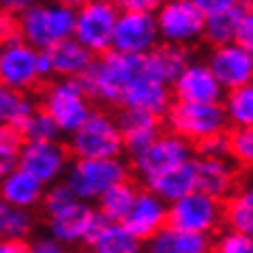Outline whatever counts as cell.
<instances>
[{"label":"cell","instance_id":"6da1fadb","mask_svg":"<svg viewBox=\"0 0 253 253\" xmlns=\"http://www.w3.org/2000/svg\"><path fill=\"white\" fill-rule=\"evenodd\" d=\"M142 75H146V56H131L110 49L94 58L90 69L80 78V84L92 101L120 107L125 90Z\"/></svg>","mask_w":253,"mask_h":253},{"label":"cell","instance_id":"7a4b0ae2","mask_svg":"<svg viewBox=\"0 0 253 253\" xmlns=\"http://www.w3.org/2000/svg\"><path fill=\"white\" fill-rule=\"evenodd\" d=\"M75 22H78V9L41 0L39 4L20 15L22 41L39 52H47L56 43L71 39L75 35Z\"/></svg>","mask_w":253,"mask_h":253},{"label":"cell","instance_id":"3957f363","mask_svg":"<svg viewBox=\"0 0 253 253\" xmlns=\"http://www.w3.org/2000/svg\"><path fill=\"white\" fill-rule=\"evenodd\" d=\"M131 166L123 157L114 159H73L67 169L65 182L71 187L75 198L82 202H94L103 195L107 189L131 180Z\"/></svg>","mask_w":253,"mask_h":253},{"label":"cell","instance_id":"277c9868","mask_svg":"<svg viewBox=\"0 0 253 253\" xmlns=\"http://www.w3.org/2000/svg\"><path fill=\"white\" fill-rule=\"evenodd\" d=\"M39 105L58 125L62 135H73L94 112L92 99L88 97L80 80H52L43 86Z\"/></svg>","mask_w":253,"mask_h":253},{"label":"cell","instance_id":"5b68a950","mask_svg":"<svg viewBox=\"0 0 253 253\" xmlns=\"http://www.w3.org/2000/svg\"><path fill=\"white\" fill-rule=\"evenodd\" d=\"M67 146L73 159H114L125 153L116 116L103 110H94L90 118L69 135Z\"/></svg>","mask_w":253,"mask_h":253},{"label":"cell","instance_id":"8992f818","mask_svg":"<svg viewBox=\"0 0 253 253\" xmlns=\"http://www.w3.org/2000/svg\"><path fill=\"white\" fill-rule=\"evenodd\" d=\"M163 125L168 126V131L180 135L193 146L204 142L206 137L225 133L230 126L223 103H185V101H174L168 116L163 118Z\"/></svg>","mask_w":253,"mask_h":253},{"label":"cell","instance_id":"52a82bcc","mask_svg":"<svg viewBox=\"0 0 253 253\" xmlns=\"http://www.w3.org/2000/svg\"><path fill=\"white\" fill-rule=\"evenodd\" d=\"M193 153H195L193 144H189L180 135L172 133V131H163L142 153L131 157L129 161L131 174H133V178L140 180V185H144V182L191 161Z\"/></svg>","mask_w":253,"mask_h":253},{"label":"cell","instance_id":"ba28073f","mask_svg":"<svg viewBox=\"0 0 253 253\" xmlns=\"http://www.w3.org/2000/svg\"><path fill=\"white\" fill-rule=\"evenodd\" d=\"M168 227L189 234H204V236H217L225 230L223 223V202L211 198V195L193 191L191 195L169 204Z\"/></svg>","mask_w":253,"mask_h":253},{"label":"cell","instance_id":"9c48e42d","mask_svg":"<svg viewBox=\"0 0 253 253\" xmlns=\"http://www.w3.org/2000/svg\"><path fill=\"white\" fill-rule=\"evenodd\" d=\"M161 43L178 47H191L204 41L206 15L191 0H166L155 13Z\"/></svg>","mask_w":253,"mask_h":253},{"label":"cell","instance_id":"30bf717a","mask_svg":"<svg viewBox=\"0 0 253 253\" xmlns=\"http://www.w3.org/2000/svg\"><path fill=\"white\" fill-rule=\"evenodd\" d=\"M118 15L120 11L114 4V0H90L78 9L73 37L94 56L110 52Z\"/></svg>","mask_w":253,"mask_h":253},{"label":"cell","instance_id":"8fae6325","mask_svg":"<svg viewBox=\"0 0 253 253\" xmlns=\"http://www.w3.org/2000/svg\"><path fill=\"white\" fill-rule=\"evenodd\" d=\"M71 161L73 157L65 142H26L20 155V168L45 187L65 180Z\"/></svg>","mask_w":253,"mask_h":253},{"label":"cell","instance_id":"7c38bea8","mask_svg":"<svg viewBox=\"0 0 253 253\" xmlns=\"http://www.w3.org/2000/svg\"><path fill=\"white\" fill-rule=\"evenodd\" d=\"M0 84L24 94L39 88V84H43L39 73V49L26 41H17L0 49Z\"/></svg>","mask_w":253,"mask_h":253},{"label":"cell","instance_id":"4fadbf2b","mask_svg":"<svg viewBox=\"0 0 253 253\" xmlns=\"http://www.w3.org/2000/svg\"><path fill=\"white\" fill-rule=\"evenodd\" d=\"M161 43L157 17L150 13H120L112 49L120 54L146 56Z\"/></svg>","mask_w":253,"mask_h":253},{"label":"cell","instance_id":"5bb4252c","mask_svg":"<svg viewBox=\"0 0 253 253\" xmlns=\"http://www.w3.org/2000/svg\"><path fill=\"white\" fill-rule=\"evenodd\" d=\"M206 65L211 67L225 92L253 82V54L238 43L212 47L206 56Z\"/></svg>","mask_w":253,"mask_h":253},{"label":"cell","instance_id":"9a60e30c","mask_svg":"<svg viewBox=\"0 0 253 253\" xmlns=\"http://www.w3.org/2000/svg\"><path fill=\"white\" fill-rule=\"evenodd\" d=\"M174 101L185 103H223L225 90L214 78L206 60H191L172 84Z\"/></svg>","mask_w":253,"mask_h":253},{"label":"cell","instance_id":"2e32d148","mask_svg":"<svg viewBox=\"0 0 253 253\" xmlns=\"http://www.w3.org/2000/svg\"><path fill=\"white\" fill-rule=\"evenodd\" d=\"M168 212L169 204H166L153 191H148L146 187H140L137 198L131 206L129 214H126V219L123 221V225L137 240H142L146 245L148 240H153L161 230L168 227Z\"/></svg>","mask_w":253,"mask_h":253},{"label":"cell","instance_id":"e0dca14e","mask_svg":"<svg viewBox=\"0 0 253 253\" xmlns=\"http://www.w3.org/2000/svg\"><path fill=\"white\" fill-rule=\"evenodd\" d=\"M94 217H97V206L78 200L75 204L65 208L62 212L45 219V227H47L49 236L54 240H58L60 245H65V247L82 245L84 247Z\"/></svg>","mask_w":253,"mask_h":253},{"label":"cell","instance_id":"ac0fdd59","mask_svg":"<svg viewBox=\"0 0 253 253\" xmlns=\"http://www.w3.org/2000/svg\"><path fill=\"white\" fill-rule=\"evenodd\" d=\"M172 105H174L172 86L161 84V82L148 78V75L137 78L133 84L126 88L123 103H120V107L150 114V116H157L161 120L168 116Z\"/></svg>","mask_w":253,"mask_h":253},{"label":"cell","instance_id":"d6986e66","mask_svg":"<svg viewBox=\"0 0 253 253\" xmlns=\"http://www.w3.org/2000/svg\"><path fill=\"white\" fill-rule=\"evenodd\" d=\"M116 123L125 142V153H129V157L142 153L150 142L163 133L161 118L144 112L126 110V107H120V112L116 114Z\"/></svg>","mask_w":253,"mask_h":253},{"label":"cell","instance_id":"ffe728a7","mask_svg":"<svg viewBox=\"0 0 253 253\" xmlns=\"http://www.w3.org/2000/svg\"><path fill=\"white\" fill-rule=\"evenodd\" d=\"M198 163V191L225 202L238 189V169L232 159H202Z\"/></svg>","mask_w":253,"mask_h":253},{"label":"cell","instance_id":"44dd1931","mask_svg":"<svg viewBox=\"0 0 253 253\" xmlns=\"http://www.w3.org/2000/svg\"><path fill=\"white\" fill-rule=\"evenodd\" d=\"M45 54L49 56V62H52L54 80H80L90 69L94 58H97L75 37L56 43Z\"/></svg>","mask_w":253,"mask_h":253},{"label":"cell","instance_id":"7402d4cb","mask_svg":"<svg viewBox=\"0 0 253 253\" xmlns=\"http://www.w3.org/2000/svg\"><path fill=\"white\" fill-rule=\"evenodd\" d=\"M142 187H146L148 191L159 195L166 204H174V202L191 195L193 191H198V163H195V157L191 161L144 182Z\"/></svg>","mask_w":253,"mask_h":253},{"label":"cell","instance_id":"603a6c76","mask_svg":"<svg viewBox=\"0 0 253 253\" xmlns=\"http://www.w3.org/2000/svg\"><path fill=\"white\" fill-rule=\"evenodd\" d=\"M45 191L47 187L22 168H17L4 180H0V200L15 208H24V211L39 208Z\"/></svg>","mask_w":253,"mask_h":253},{"label":"cell","instance_id":"cb8c5ba5","mask_svg":"<svg viewBox=\"0 0 253 253\" xmlns=\"http://www.w3.org/2000/svg\"><path fill=\"white\" fill-rule=\"evenodd\" d=\"M191 62V49L159 43L153 52L146 54V75L166 86H172L180 73Z\"/></svg>","mask_w":253,"mask_h":253},{"label":"cell","instance_id":"d4e9b609","mask_svg":"<svg viewBox=\"0 0 253 253\" xmlns=\"http://www.w3.org/2000/svg\"><path fill=\"white\" fill-rule=\"evenodd\" d=\"M212 236L178 232L174 227L161 230L153 240L144 245V253H211Z\"/></svg>","mask_w":253,"mask_h":253},{"label":"cell","instance_id":"484cf974","mask_svg":"<svg viewBox=\"0 0 253 253\" xmlns=\"http://www.w3.org/2000/svg\"><path fill=\"white\" fill-rule=\"evenodd\" d=\"M253 4H249L247 0H243L236 7L223 11V13L211 15L206 17L204 24V43L212 47H221V45H230V43H236V35L240 28V22L247 15Z\"/></svg>","mask_w":253,"mask_h":253},{"label":"cell","instance_id":"4316f807","mask_svg":"<svg viewBox=\"0 0 253 253\" xmlns=\"http://www.w3.org/2000/svg\"><path fill=\"white\" fill-rule=\"evenodd\" d=\"M223 223L225 230L253 236V180L238 185L223 202Z\"/></svg>","mask_w":253,"mask_h":253},{"label":"cell","instance_id":"83f0119b","mask_svg":"<svg viewBox=\"0 0 253 253\" xmlns=\"http://www.w3.org/2000/svg\"><path fill=\"white\" fill-rule=\"evenodd\" d=\"M140 187H142L140 182L125 180L116 187L107 189V191L97 200V211L103 214L110 223H123L131 211V206H133Z\"/></svg>","mask_w":253,"mask_h":253},{"label":"cell","instance_id":"f1b7e54d","mask_svg":"<svg viewBox=\"0 0 253 253\" xmlns=\"http://www.w3.org/2000/svg\"><path fill=\"white\" fill-rule=\"evenodd\" d=\"M92 253H144V243L137 240L123 223H107L103 232L88 247Z\"/></svg>","mask_w":253,"mask_h":253},{"label":"cell","instance_id":"f546056e","mask_svg":"<svg viewBox=\"0 0 253 253\" xmlns=\"http://www.w3.org/2000/svg\"><path fill=\"white\" fill-rule=\"evenodd\" d=\"M39 103L30 94L17 92L13 88L0 84V125L20 126L37 112Z\"/></svg>","mask_w":253,"mask_h":253},{"label":"cell","instance_id":"4dcf8cb0","mask_svg":"<svg viewBox=\"0 0 253 253\" xmlns=\"http://www.w3.org/2000/svg\"><path fill=\"white\" fill-rule=\"evenodd\" d=\"M37 225L33 211L15 208L0 200V240H28Z\"/></svg>","mask_w":253,"mask_h":253},{"label":"cell","instance_id":"1f68e13d","mask_svg":"<svg viewBox=\"0 0 253 253\" xmlns=\"http://www.w3.org/2000/svg\"><path fill=\"white\" fill-rule=\"evenodd\" d=\"M223 110L232 129L253 126V82L236 88V90L225 92Z\"/></svg>","mask_w":253,"mask_h":253},{"label":"cell","instance_id":"d6a6232c","mask_svg":"<svg viewBox=\"0 0 253 253\" xmlns=\"http://www.w3.org/2000/svg\"><path fill=\"white\" fill-rule=\"evenodd\" d=\"M24 135L13 125H0V180L20 168V155L24 148Z\"/></svg>","mask_w":253,"mask_h":253},{"label":"cell","instance_id":"836d02e7","mask_svg":"<svg viewBox=\"0 0 253 253\" xmlns=\"http://www.w3.org/2000/svg\"><path fill=\"white\" fill-rule=\"evenodd\" d=\"M20 131L24 135V142H60L62 137V131L58 129V125L54 123V118L41 105L20 126Z\"/></svg>","mask_w":253,"mask_h":253},{"label":"cell","instance_id":"e575fe53","mask_svg":"<svg viewBox=\"0 0 253 253\" xmlns=\"http://www.w3.org/2000/svg\"><path fill=\"white\" fill-rule=\"evenodd\" d=\"M75 202H78V198H75V193L71 191V187H69L65 180H60V182H56V185L47 187L39 211L43 214V219H49V217H54V214L62 212L71 204H75Z\"/></svg>","mask_w":253,"mask_h":253},{"label":"cell","instance_id":"d590c367","mask_svg":"<svg viewBox=\"0 0 253 253\" xmlns=\"http://www.w3.org/2000/svg\"><path fill=\"white\" fill-rule=\"evenodd\" d=\"M232 161L240 168L253 169V126L247 129H232Z\"/></svg>","mask_w":253,"mask_h":253},{"label":"cell","instance_id":"8d00e7d4","mask_svg":"<svg viewBox=\"0 0 253 253\" xmlns=\"http://www.w3.org/2000/svg\"><path fill=\"white\" fill-rule=\"evenodd\" d=\"M211 253H253V236L232 230H221L212 238Z\"/></svg>","mask_w":253,"mask_h":253},{"label":"cell","instance_id":"74e56055","mask_svg":"<svg viewBox=\"0 0 253 253\" xmlns=\"http://www.w3.org/2000/svg\"><path fill=\"white\" fill-rule=\"evenodd\" d=\"M195 155L202 159H232V142L230 133H217L212 137H206L204 142L195 144Z\"/></svg>","mask_w":253,"mask_h":253},{"label":"cell","instance_id":"f35d334b","mask_svg":"<svg viewBox=\"0 0 253 253\" xmlns=\"http://www.w3.org/2000/svg\"><path fill=\"white\" fill-rule=\"evenodd\" d=\"M22 41V28H20V17L11 15L7 11L0 9V49L13 45Z\"/></svg>","mask_w":253,"mask_h":253},{"label":"cell","instance_id":"ab89813d","mask_svg":"<svg viewBox=\"0 0 253 253\" xmlns=\"http://www.w3.org/2000/svg\"><path fill=\"white\" fill-rule=\"evenodd\" d=\"M166 0H114L120 13H150L155 15Z\"/></svg>","mask_w":253,"mask_h":253},{"label":"cell","instance_id":"60d3db41","mask_svg":"<svg viewBox=\"0 0 253 253\" xmlns=\"http://www.w3.org/2000/svg\"><path fill=\"white\" fill-rule=\"evenodd\" d=\"M191 2H193L195 7H198L206 17H211V15L223 13V11L236 7V4H240L243 0H191Z\"/></svg>","mask_w":253,"mask_h":253},{"label":"cell","instance_id":"b9f144b4","mask_svg":"<svg viewBox=\"0 0 253 253\" xmlns=\"http://www.w3.org/2000/svg\"><path fill=\"white\" fill-rule=\"evenodd\" d=\"M236 43L238 45H243L245 49H249V52L253 54V7L247 11V15L243 17V22H240Z\"/></svg>","mask_w":253,"mask_h":253},{"label":"cell","instance_id":"7bdbcfd3","mask_svg":"<svg viewBox=\"0 0 253 253\" xmlns=\"http://www.w3.org/2000/svg\"><path fill=\"white\" fill-rule=\"evenodd\" d=\"M30 253H69V251L65 249V245H60L52 236H41L30 243Z\"/></svg>","mask_w":253,"mask_h":253},{"label":"cell","instance_id":"ee69618b","mask_svg":"<svg viewBox=\"0 0 253 253\" xmlns=\"http://www.w3.org/2000/svg\"><path fill=\"white\" fill-rule=\"evenodd\" d=\"M41 0H0V9L7 11L11 15H24L28 9H33L35 4H39Z\"/></svg>","mask_w":253,"mask_h":253},{"label":"cell","instance_id":"f6af8a7d","mask_svg":"<svg viewBox=\"0 0 253 253\" xmlns=\"http://www.w3.org/2000/svg\"><path fill=\"white\" fill-rule=\"evenodd\" d=\"M0 253H30L28 240H0Z\"/></svg>","mask_w":253,"mask_h":253},{"label":"cell","instance_id":"bcb514c9","mask_svg":"<svg viewBox=\"0 0 253 253\" xmlns=\"http://www.w3.org/2000/svg\"><path fill=\"white\" fill-rule=\"evenodd\" d=\"M49 2H58V4H65V7H71V9H80V7H84L86 2H90V0H49Z\"/></svg>","mask_w":253,"mask_h":253},{"label":"cell","instance_id":"7dc6e473","mask_svg":"<svg viewBox=\"0 0 253 253\" xmlns=\"http://www.w3.org/2000/svg\"><path fill=\"white\" fill-rule=\"evenodd\" d=\"M71 253H92V251H88V249H78V251H71Z\"/></svg>","mask_w":253,"mask_h":253},{"label":"cell","instance_id":"c3c4849f","mask_svg":"<svg viewBox=\"0 0 253 253\" xmlns=\"http://www.w3.org/2000/svg\"><path fill=\"white\" fill-rule=\"evenodd\" d=\"M247 2H249V4H253V0H247Z\"/></svg>","mask_w":253,"mask_h":253}]
</instances>
